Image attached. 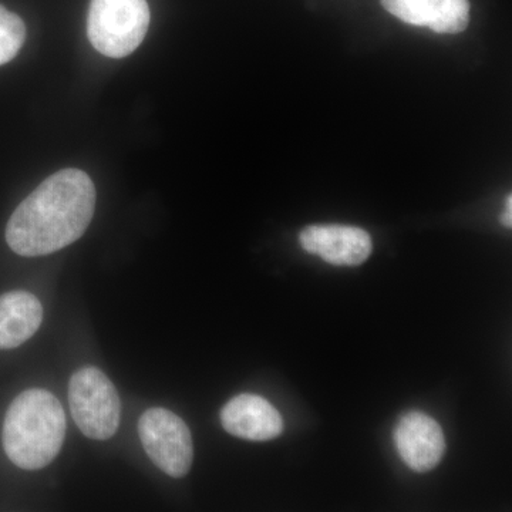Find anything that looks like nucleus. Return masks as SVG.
Instances as JSON below:
<instances>
[{"instance_id":"nucleus-1","label":"nucleus","mask_w":512,"mask_h":512,"mask_svg":"<svg viewBox=\"0 0 512 512\" xmlns=\"http://www.w3.org/2000/svg\"><path fill=\"white\" fill-rule=\"evenodd\" d=\"M96 188L84 171L50 175L16 208L6 242L20 256L53 254L82 238L93 220Z\"/></svg>"},{"instance_id":"nucleus-5","label":"nucleus","mask_w":512,"mask_h":512,"mask_svg":"<svg viewBox=\"0 0 512 512\" xmlns=\"http://www.w3.org/2000/svg\"><path fill=\"white\" fill-rule=\"evenodd\" d=\"M138 434L147 456L163 473L174 478L187 476L194 460V444L181 417L153 407L140 417Z\"/></svg>"},{"instance_id":"nucleus-6","label":"nucleus","mask_w":512,"mask_h":512,"mask_svg":"<svg viewBox=\"0 0 512 512\" xmlns=\"http://www.w3.org/2000/svg\"><path fill=\"white\" fill-rule=\"evenodd\" d=\"M397 453L410 470L427 473L439 466L446 453V437L429 414L409 412L397 421L393 434Z\"/></svg>"},{"instance_id":"nucleus-11","label":"nucleus","mask_w":512,"mask_h":512,"mask_svg":"<svg viewBox=\"0 0 512 512\" xmlns=\"http://www.w3.org/2000/svg\"><path fill=\"white\" fill-rule=\"evenodd\" d=\"M26 39V26L16 13L0 5V66L15 59Z\"/></svg>"},{"instance_id":"nucleus-2","label":"nucleus","mask_w":512,"mask_h":512,"mask_svg":"<svg viewBox=\"0 0 512 512\" xmlns=\"http://www.w3.org/2000/svg\"><path fill=\"white\" fill-rule=\"evenodd\" d=\"M66 437V414L55 394L43 389L20 393L6 413L2 443L6 456L22 470L52 463Z\"/></svg>"},{"instance_id":"nucleus-7","label":"nucleus","mask_w":512,"mask_h":512,"mask_svg":"<svg viewBox=\"0 0 512 512\" xmlns=\"http://www.w3.org/2000/svg\"><path fill=\"white\" fill-rule=\"evenodd\" d=\"M306 252L336 266L363 264L372 254V238L365 229L350 225H311L299 234Z\"/></svg>"},{"instance_id":"nucleus-12","label":"nucleus","mask_w":512,"mask_h":512,"mask_svg":"<svg viewBox=\"0 0 512 512\" xmlns=\"http://www.w3.org/2000/svg\"><path fill=\"white\" fill-rule=\"evenodd\" d=\"M501 222H503L504 227H507V228L512 227V197H511V195H508L507 207H505V211L503 212V217H501Z\"/></svg>"},{"instance_id":"nucleus-3","label":"nucleus","mask_w":512,"mask_h":512,"mask_svg":"<svg viewBox=\"0 0 512 512\" xmlns=\"http://www.w3.org/2000/svg\"><path fill=\"white\" fill-rule=\"evenodd\" d=\"M150 26L147 0H92L87 35L94 49L111 59L131 55Z\"/></svg>"},{"instance_id":"nucleus-8","label":"nucleus","mask_w":512,"mask_h":512,"mask_svg":"<svg viewBox=\"0 0 512 512\" xmlns=\"http://www.w3.org/2000/svg\"><path fill=\"white\" fill-rule=\"evenodd\" d=\"M221 424L231 436L249 441H268L281 436L284 420L281 413L264 397L242 393L225 404Z\"/></svg>"},{"instance_id":"nucleus-9","label":"nucleus","mask_w":512,"mask_h":512,"mask_svg":"<svg viewBox=\"0 0 512 512\" xmlns=\"http://www.w3.org/2000/svg\"><path fill=\"white\" fill-rule=\"evenodd\" d=\"M394 18L444 35L464 32L470 23L468 0H382Z\"/></svg>"},{"instance_id":"nucleus-4","label":"nucleus","mask_w":512,"mask_h":512,"mask_svg":"<svg viewBox=\"0 0 512 512\" xmlns=\"http://www.w3.org/2000/svg\"><path fill=\"white\" fill-rule=\"evenodd\" d=\"M69 404L74 423L89 439L109 440L119 430V393L97 367H83L74 373L69 383Z\"/></svg>"},{"instance_id":"nucleus-10","label":"nucleus","mask_w":512,"mask_h":512,"mask_svg":"<svg viewBox=\"0 0 512 512\" xmlns=\"http://www.w3.org/2000/svg\"><path fill=\"white\" fill-rule=\"evenodd\" d=\"M43 306L32 293L13 291L0 296V349L19 348L39 330Z\"/></svg>"}]
</instances>
